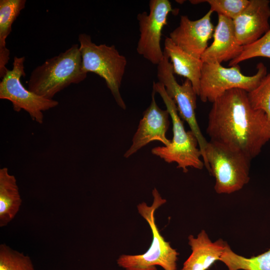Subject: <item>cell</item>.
Masks as SVG:
<instances>
[{"label":"cell","mask_w":270,"mask_h":270,"mask_svg":"<svg viewBox=\"0 0 270 270\" xmlns=\"http://www.w3.org/2000/svg\"><path fill=\"white\" fill-rule=\"evenodd\" d=\"M206 132L210 140L242 152L251 160L270 140V122L265 113L252 106L248 92L226 91L212 103Z\"/></svg>","instance_id":"1"},{"label":"cell","mask_w":270,"mask_h":270,"mask_svg":"<svg viewBox=\"0 0 270 270\" xmlns=\"http://www.w3.org/2000/svg\"><path fill=\"white\" fill-rule=\"evenodd\" d=\"M82 70V58L78 44L47 59L32 72L28 90L48 99L71 84H78L87 76Z\"/></svg>","instance_id":"2"},{"label":"cell","mask_w":270,"mask_h":270,"mask_svg":"<svg viewBox=\"0 0 270 270\" xmlns=\"http://www.w3.org/2000/svg\"><path fill=\"white\" fill-rule=\"evenodd\" d=\"M153 202L151 206L142 202L137 206L140 215L146 220L152 232V241L148 250L140 254H122L117 260V264L126 270H157L159 266L164 270H176L179 254L166 241L160 234L156 223L154 213L165 204L156 188L152 191Z\"/></svg>","instance_id":"3"},{"label":"cell","mask_w":270,"mask_h":270,"mask_svg":"<svg viewBox=\"0 0 270 270\" xmlns=\"http://www.w3.org/2000/svg\"><path fill=\"white\" fill-rule=\"evenodd\" d=\"M153 90L160 95L169 112L172 124L173 137L168 146L154 148L151 150L152 154L167 163H176L177 168L184 172H186L190 167L202 169L204 164L201 159L202 154L194 134L190 130H185L176 105L167 94L164 86L159 82H154Z\"/></svg>","instance_id":"4"},{"label":"cell","mask_w":270,"mask_h":270,"mask_svg":"<svg viewBox=\"0 0 270 270\" xmlns=\"http://www.w3.org/2000/svg\"><path fill=\"white\" fill-rule=\"evenodd\" d=\"M204 156V166L215 178L216 193L230 194L248 182L252 160L242 152L210 140Z\"/></svg>","instance_id":"5"},{"label":"cell","mask_w":270,"mask_h":270,"mask_svg":"<svg viewBox=\"0 0 270 270\" xmlns=\"http://www.w3.org/2000/svg\"><path fill=\"white\" fill-rule=\"evenodd\" d=\"M78 40L84 72H94L104 79L117 104L126 110L120 89L127 64L126 58L120 54L115 46L98 45L86 34H80Z\"/></svg>","instance_id":"6"},{"label":"cell","mask_w":270,"mask_h":270,"mask_svg":"<svg viewBox=\"0 0 270 270\" xmlns=\"http://www.w3.org/2000/svg\"><path fill=\"white\" fill-rule=\"evenodd\" d=\"M257 72L252 76H246L238 65L224 67L218 63L203 62L200 78L198 96L202 102L212 103L228 90L238 88L248 92L254 90L267 74L265 65L260 62Z\"/></svg>","instance_id":"7"},{"label":"cell","mask_w":270,"mask_h":270,"mask_svg":"<svg viewBox=\"0 0 270 270\" xmlns=\"http://www.w3.org/2000/svg\"><path fill=\"white\" fill-rule=\"evenodd\" d=\"M24 60V56L14 57L12 70H8L0 82V98L10 100L14 111L24 110L33 120L42 124V112L56 107L58 102L38 96L24 86L20 79L26 75Z\"/></svg>","instance_id":"8"},{"label":"cell","mask_w":270,"mask_h":270,"mask_svg":"<svg viewBox=\"0 0 270 270\" xmlns=\"http://www.w3.org/2000/svg\"><path fill=\"white\" fill-rule=\"evenodd\" d=\"M164 54L163 59L157 65L158 82L164 86L167 94L175 103L180 118L188 123L190 130L196 136L204 160L208 142L201 132L196 118L198 95L188 79H186L182 84L178 82L170 60L164 53Z\"/></svg>","instance_id":"9"},{"label":"cell","mask_w":270,"mask_h":270,"mask_svg":"<svg viewBox=\"0 0 270 270\" xmlns=\"http://www.w3.org/2000/svg\"><path fill=\"white\" fill-rule=\"evenodd\" d=\"M175 11L168 0H150L149 12L137 15L140 34L136 51L152 64L158 65L164 58L160 46L162 31L168 24V14Z\"/></svg>","instance_id":"10"},{"label":"cell","mask_w":270,"mask_h":270,"mask_svg":"<svg viewBox=\"0 0 270 270\" xmlns=\"http://www.w3.org/2000/svg\"><path fill=\"white\" fill-rule=\"evenodd\" d=\"M156 93L152 90L150 104L143 113L133 136L132 145L124 154L126 158L154 140L161 142L164 146H168L171 142V140L166 137L170 124V115L166 109L162 110L158 106Z\"/></svg>","instance_id":"11"},{"label":"cell","mask_w":270,"mask_h":270,"mask_svg":"<svg viewBox=\"0 0 270 270\" xmlns=\"http://www.w3.org/2000/svg\"><path fill=\"white\" fill-rule=\"evenodd\" d=\"M213 12L210 10L200 18L190 20L182 16L179 25L170 34L169 38L188 54L200 58L213 36L214 27L211 21Z\"/></svg>","instance_id":"12"},{"label":"cell","mask_w":270,"mask_h":270,"mask_svg":"<svg viewBox=\"0 0 270 270\" xmlns=\"http://www.w3.org/2000/svg\"><path fill=\"white\" fill-rule=\"evenodd\" d=\"M270 2L250 0L246 7L233 20L237 40L242 46L255 42L270 29Z\"/></svg>","instance_id":"13"},{"label":"cell","mask_w":270,"mask_h":270,"mask_svg":"<svg viewBox=\"0 0 270 270\" xmlns=\"http://www.w3.org/2000/svg\"><path fill=\"white\" fill-rule=\"evenodd\" d=\"M214 40L202 54L200 59L205 63H218L232 60L242 52L243 46L238 42L233 20L218 15V24L213 34Z\"/></svg>","instance_id":"14"},{"label":"cell","mask_w":270,"mask_h":270,"mask_svg":"<svg viewBox=\"0 0 270 270\" xmlns=\"http://www.w3.org/2000/svg\"><path fill=\"white\" fill-rule=\"evenodd\" d=\"M188 244L192 252L180 270H207L216 262L220 260L226 245L220 238L212 242L204 230L196 237L190 235Z\"/></svg>","instance_id":"15"},{"label":"cell","mask_w":270,"mask_h":270,"mask_svg":"<svg viewBox=\"0 0 270 270\" xmlns=\"http://www.w3.org/2000/svg\"><path fill=\"white\" fill-rule=\"evenodd\" d=\"M164 53L168 58L174 74L184 76L190 80L198 96L203 64L201 59L182 50L169 37L165 38Z\"/></svg>","instance_id":"16"},{"label":"cell","mask_w":270,"mask_h":270,"mask_svg":"<svg viewBox=\"0 0 270 270\" xmlns=\"http://www.w3.org/2000/svg\"><path fill=\"white\" fill-rule=\"evenodd\" d=\"M22 200L14 175L6 167L0 169V227L7 226L16 216Z\"/></svg>","instance_id":"17"},{"label":"cell","mask_w":270,"mask_h":270,"mask_svg":"<svg viewBox=\"0 0 270 270\" xmlns=\"http://www.w3.org/2000/svg\"><path fill=\"white\" fill-rule=\"evenodd\" d=\"M26 0H0V77L2 78L9 70L6 65L10 51L6 46V39L12 31V26L26 6Z\"/></svg>","instance_id":"18"},{"label":"cell","mask_w":270,"mask_h":270,"mask_svg":"<svg viewBox=\"0 0 270 270\" xmlns=\"http://www.w3.org/2000/svg\"><path fill=\"white\" fill-rule=\"evenodd\" d=\"M220 261L228 270H270V248L258 255L246 258L234 252L228 244Z\"/></svg>","instance_id":"19"},{"label":"cell","mask_w":270,"mask_h":270,"mask_svg":"<svg viewBox=\"0 0 270 270\" xmlns=\"http://www.w3.org/2000/svg\"><path fill=\"white\" fill-rule=\"evenodd\" d=\"M0 270H35L30 258L4 244L0 245Z\"/></svg>","instance_id":"20"},{"label":"cell","mask_w":270,"mask_h":270,"mask_svg":"<svg viewBox=\"0 0 270 270\" xmlns=\"http://www.w3.org/2000/svg\"><path fill=\"white\" fill-rule=\"evenodd\" d=\"M256 57L270 59V29L255 42L244 46L241 54L230 60L228 66L238 65L243 61Z\"/></svg>","instance_id":"21"},{"label":"cell","mask_w":270,"mask_h":270,"mask_svg":"<svg viewBox=\"0 0 270 270\" xmlns=\"http://www.w3.org/2000/svg\"><path fill=\"white\" fill-rule=\"evenodd\" d=\"M190 2L193 4L207 2L213 12H216L218 15H222L233 20L244 10L250 0H190Z\"/></svg>","instance_id":"22"},{"label":"cell","mask_w":270,"mask_h":270,"mask_svg":"<svg viewBox=\"0 0 270 270\" xmlns=\"http://www.w3.org/2000/svg\"><path fill=\"white\" fill-rule=\"evenodd\" d=\"M248 95L253 108L263 111L270 122V72Z\"/></svg>","instance_id":"23"}]
</instances>
